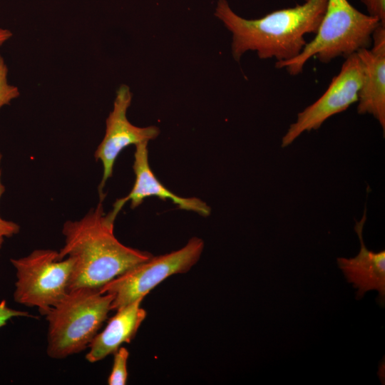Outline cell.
<instances>
[{
	"mask_svg": "<svg viewBox=\"0 0 385 385\" xmlns=\"http://www.w3.org/2000/svg\"><path fill=\"white\" fill-rule=\"evenodd\" d=\"M327 0H304L302 4L270 12L255 19L235 13L226 0H218L215 15L232 33V53L240 61L247 51H256L261 59L276 62L298 56L307 43L305 36L316 34Z\"/></svg>",
	"mask_w": 385,
	"mask_h": 385,
	"instance_id": "1",
	"label": "cell"
},
{
	"mask_svg": "<svg viewBox=\"0 0 385 385\" xmlns=\"http://www.w3.org/2000/svg\"><path fill=\"white\" fill-rule=\"evenodd\" d=\"M103 200L81 219L67 220L62 228L64 245L58 259L74 260L68 290L100 289L133 267L149 260L148 252L122 244L114 235V221L104 213Z\"/></svg>",
	"mask_w": 385,
	"mask_h": 385,
	"instance_id": "2",
	"label": "cell"
},
{
	"mask_svg": "<svg viewBox=\"0 0 385 385\" xmlns=\"http://www.w3.org/2000/svg\"><path fill=\"white\" fill-rule=\"evenodd\" d=\"M113 295L82 287L66 295L45 314L48 322L47 355L63 359L85 350L111 311Z\"/></svg>",
	"mask_w": 385,
	"mask_h": 385,
	"instance_id": "3",
	"label": "cell"
},
{
	"mask_svg": "<svg viewBox=\"0 0 385 385\" xmlns=\"http://www.w3.org/2000/svg\"><path fill=\"white\" fill-rule=\"evenodd\" d=\"M380 24L378 19L359 11L348 0H327L314 38L306 43L298 56L276 62L275 66L285 68L289 74L295 76L302 72L312 57L322 63L339 56L346 58L360 49L369 48L373 32Z\"/></svg>",
	"mask_w": 385,
	"mask_h": 385,
	"instance_id": "4",
	"label": "cell"
},
{
	"mask_svg": "<svg viewBox=\"0 0 385 385\" xmlns=\"http://www.w3.org/2000/svg\"><path fill=\"white\" fill-rule=\"evenodd\" d=\"M10 261L16 270V303L36 307L44 315L68 292L74 267L72 257L59 260L58 251L38 249Z\"/></svg>",
	"mask_w": 385,
	"mask_h": 385,
	"instance_id": "5",
	"label": "cell"
},
{
	"mask_svg": "<svg viewBox=\"0 0 385 385\" xmlns=\"http://www.w3.org/2000/svg\"><path fill=\"white\" fill-rule=\"evenodd\" d=\"M204 242L191 238L182 248L165 255L151 257L129 269L99 289L113 295L111 310H117L138 299H143L168 277L188 272L200 259Z\"/></svg>",
	"mask_w": 385,
	"mask_h": 385,
	"instance_id": "6",
	"label": "cell"
},
{
	"mask_svg": "<svg viewBox=\"0 0 385 385\" xmlns=\"http://www.w3.org/2000/svg\"><path fill=\"white\" fill-rule=\"evenodd\" d=\"M363 78V65L356 53L346 57L323 95L297 114L283 135L281 146L289 145L306 131L317 130L328 118L357 102Z\"/></svg>",
	"mask_w": 385,
	"mask_h": 385,
	"instance_id": "7",
	"label": "cell"
},
{
	"mask_svg": "<svg viewBox=\"0 0 385 385\" xmlns=\"http://www.w3.org/2000/svg\"><path fill=\"white\" fill-rule=\"evenodd\" d=\"M133 94L130 88L121 85L116 91L112 111L106 120V132L101 143L94 153L96 160L103 165L102 179L98 186L100 200L106 195L103 189L106 181L113 175L115 161L121 151L130 145L153 140L160 134L158 127H138L127 118V111L130 106Z\"/></svg>",
	"mask_w": 385,
	"mask_h": 385,
	"instance_id": "8",
	"label": "cell"
},
{
	"mask_svg": "<svg viewBox=\"0 0 385 385\" xmlns=\"http://www.w3.org/2000/svg\"><path fill=\"white\" fill-rule=\"evenodd\" d=\"M148 141L135 145L134 153L133 171L135 183L129 194L116 200L112 210L107 214L109 219L115 220L125 204L130 201V207L139 206L144 199L155 196L166 200H170L180 209L192 211L202 216L210 215V207L202 200L197 197H183L168 190L155 177L150 169L148 160Z\"/></svg>",
	"mask_w": 385,
	"mask_h": 385,
	"instance_id": "9",
	"label": "cell"
},
{
	"mask_svg": "<svg viewBox=\"0 0 385 385\" xmlns=\"http://www.w3.org/2000/svg\"><path fill=\"white\" fill-rule=\"evenodd\" d=\"M371 49L356 52L364 68L358 94L357 112L370 114L385 130V25L380 24L372 34Z\"/></svg>",
	"mask_w": 385,
	"mask_h": 385,
	"instance_id": "10",
	"label": "cell"
},
{
	"mask_svg": "<svg viewBox=\"0 0 385 385\" xmlns=\"http://www.w3.org/2000/svg\"><path fill=\"white\" fill-rule=\"evenodd\" d=\"M366 220V210L360 221H356L354 230L360 242L359 253L354 257H338L337 265L347 282L357 289L356 299H361L371 290L379 292L376 302L381 307L385 304V251L369 250L363 240V229Z\"/></svg>",
	"mask_w": 385,
	"mask_h": 385,
	"instance_id": "11",
	"label": "cell"
},
{
	"mask_svg": "<svg viewBox=\"0 0 385 385\" xmlns=\"http://www.w3.org/2000/svg\"><path fill=\"white\" fill-rule=\"evenodd\" d=\"M143 299H138L116 310L104 329L88 345L86 355L88 362L95 363L113 354L123 343H130L134 339L147 314L141 307Z\"/></svg>",
	"mask_w": 385,
	"mask_h": 385,
	"instance_id": "12",
	"label": "cell"
},
{
	"mask_svg": "<svg viewBox=\"0 0 385 385\" xmlns=\"http://www.w3.org/2000/svg\"><path fill=\"white\" fill-rule=\"evenodd\" d=\"M113 364L108 378L109 385H125L128 379L127 361L129 351L120 346L114 354Z\"/></svg>",
	"mask_w": 385,
	"mask_h": 385,
	"instance_id": "13",
	"label": "cell"
},
{
	"mask_svg": "<svg viewBox=\"0 0 385 385\" xmlns=\"http://www.w3.org/2000/svg\"><path fill=\"white\" fill-rule=\"evenodd\" d=\"M19 90L8 81V68L2 56L0 54V109L18 98Z\"/></svg>",
	"mask_w": 385,
	"mask_h": 385,
	"instance_id": "14",
	"label": "cell"
},
{
	"mask_svg": "<svg viewBox=\"0 0 385 385\" xmlns=\"http://www.w3.org/2000/svg\"><path fill=\"white\" fill-rule=\"evenodd\" d=\"M2 155L0 153V165ZM5 191V187L1 183V170H0V198ZM20 231V226L10 220H6L0 216V250L4 242L5 238L11 237L12 236L18 234Z\"/></svg>",
	"mask_w": 385,
	"mask_h": 385,
	"instance_id": "15",
	"label": "cell"
},
{
	"mask_svg": "<svg viewBox=\"0 0 385 385\" xmlns=\"http://www.w3.org/2000/svg\"><path fill=\"white\" fill-rule=\"evenodd\" d=\"M368 14L378 19L385 25V0H361Z\"/></svg>",
	"mask_w": 385,
	"mask_h": 385,
	"instance_id": "16",
	"label": "cell"
},
{
	"mask_svg": "<svg viewBox=\"0 0 385 385\" xmlns=\"http://www.w3.org/2000/svg\"><path fill=\"white\" fill-rule=\"evenodd\" d=\"M16 317H33L29 312L16 310L7 306L5 300L0 302V328L5 326L7 322Z\"/></svg>",
	"mask_w": 385,
	"mask_h": 385,
	"instance_id": "17",
	"label": "cell"
},
{
	"mask_svg": "<svg viewBox=\"0 0 385 385\" xmlns=\"http://www.w3.org/2000/svg\"><path fill=\"white\" fill-rule=\"evenodd\" d=\"M12 35L13 34L10 30L0 28V46L10 39Z\"/></svg>",
	"mask_w": 385,
	"mask_h": 385,
	"instance_id": "18",
	"label": "cell"
}]
</instances>
